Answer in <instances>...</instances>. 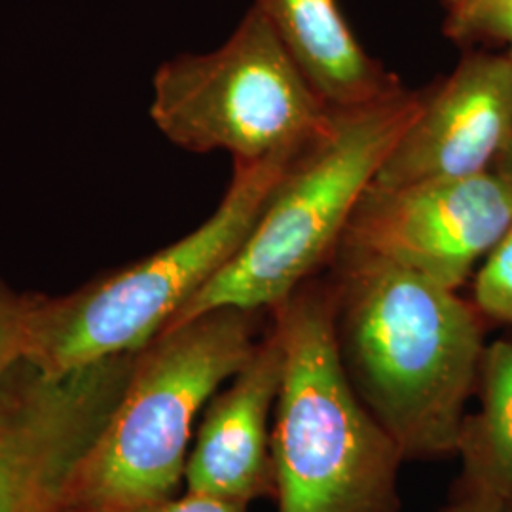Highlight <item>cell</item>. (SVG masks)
<instances>
[{
    "label": "cell",
    "mask_w": 512,
    "mask_h": 512,
    "mask_svg": "<svg viewBox=\"0 0 512 512\" xmlns=\"http://www.w3.org/2000/svg\"><path fill=\"white\" fill-rule=\"evenodd\" d=\"M340 256L336 334L357 395L403 456L456 452L484 355L476 311L414 270Z\"/></svg>",
    "instance_id": "obj_1"
},
{
    "label": "cell",
    "mask_w": 512,
    "mask_h": 512,
    "mask_svg": "<svg viewBox=\"0 0 512 512\" xmlns=\"http://www.w3.org/2000/svg\"><path fill=\"white\" fill-rule=\"evenodd\" d=\"M256 346V311L220 308L162 330L135 353L120 399L74 459L57 503L133 512L171 497L200 408Z\"/></svg>",
    "instance_id": "obj_2"
},
{
    "label": "cell",
    "mask_w": 512,
    "mask_h": 512,
    "mask_svg": "<svg viewBox=\"0 0 512 512\" xmlns=\"http://www.w3.org/2000/svg\"><path fill=\"white\" fill-rule=\"evenodd\" d=\"M274 310L283 344L270 437L279 512H397L403 452L349 380L334 298L300 287Z\"/></svg>",
    "instance_id": "obj_3"
},
{
    "label": "cell",
    "mask_w": 512,
    "mask_h": 512,
    "mask_svg": "<svg viewBox=\"0 0 512 512\" xmlns=\"http://www.w3.org/2000/svg\"><path fill=\"white\" fill-rule=\"evenodd\" d=\"M420 101L421 93L403 90L370 107L336 112L330 128L285 169L236 255L165 329L220 308L274 310L291 298L336 253L355 205Z\"/></svg>",
    "instance_id": "obj_4"
},
{
    "label": "cell",
    "mask_w": 512,
    "mask_h": 512,
    "mask_svg": "<svg viewBox=\"0 0 512 512\" xmlns=\"http://www.w3.org/2000/svg\"><path fill=\"white\" fill-rule=\"evenodd\" d=\"M298 154L234 164L232 183L215 213L158 253L73 293L35 294L25 363L44 378L61 380L145 348L236 255Z\"/></svg>",
    "instance_id": "obj_5"
},
{
    "label": "cell",
    "mask_w": 512,
    "mask_h": 512,
    "mask_svg": "<svg viewBox=\"0 0 512 512\" xmlns=\"http://www.w3.org/2000/svg\"><path fill=\"white\" fill-rule=\"evenodd\" d=\"M334 114L256 2L217 50L177 55L152 80L150 118L164 137L198 154L228 152L234 164L294 156Z\"/></svg>",
    "instance_id": "obj_6"
},
{
    "label": "cell",
    "mask_w": 512,
    "mask_h": 512,
    "mask_svg": "<svg viewBox=\"0 0 512 512\" xmlns=\"http://www.w3.org/2000/svg\"><path fill=\"white\" fill-rule=\"evenodd\" d=\"M511 226L512 194L494 171L403 186L370 183L336 251L382 258L458 291Z\"/></svg>",
    "instance_id": "obj_7"
},
{
    "label": "cell",
    "mask_w": 512,
    "mask_h": 512,
    "mask_svg": "<svg viewBox=\"0 0 512 512\" xmlns=\"http://www.w3.org/2000/svg\"><path fill=\"white\" fill-rule=\"evenodd\" d=\"M133 357L61 380L19 365L0 397V512H55L63 478L120 399Z\"/></svg>",
    "instance_id": "obj_8"
},
{
    "label": "cell",
    "mask_w": 512,
    "mask_h": 512,
    "mask_svg": "<svg viewBox=\"0 0 512 512\" xmlns=\"http://www.w3.org/2000/svg\"><path fill=\"white\" fill-rule=\"evenodd\" d=\"M512 135V61L467 55L420 109L372 183L403 186L469 179L492 171Z\"/></svg>",
    "instance_id": "obj_9"
},
{
    "label": "cell",
    "mask_w": 512,
    "mask_h": 512,
    "mask_svg": "<svg viewBox=\"0 0 512 512\" xmlns=\"http://www.w3.org/2000/svg\"><path fill=\"white\" fill-rule=\"evenodd\" d=\"M283 376V344L272 330L207 410L186 459V492L251 501L272 484L268 420Z\"/></svg>",
    "instance_id": "obj_10"
},
{
    "label": "cell",
    "mask_w": 512,
    "mask_h": 512,
    "mask_svg": "<svg viewBox=\"0 0 512 512\" xmlns=\"http://www.w3.org/2000/svg\"><path fill=\"white\" fill-rule=\"evenodd\" d=\"M313 92L334 110L376 105L403 86L366 54L338 0H256Z\"/></svg>",
    "instance_id": "obj_11"
},
{
    "label": "cell",
    "mask_w": 512,
    "mask_h": 512,
    "mask_svg": "<svg viewBox=\"0 0 512 512\" xmlns=\"http://www.w3.org/2000/svg\"><path fill=\"white\" fill-rule=\"evenodd\" d=\"M482 408L463 421L459 452L469 488L512 503V342L484 349Z\"/></svg>",
    "instance_id": "obj_12"
},
{
    "label": "cell",
    "mask_w": 512,
    "mask_h": 512,
    "mask_svg": "<svg viewBox=\"0 0 512 512\" xmlns=\"http://www.w3.org/2000/svg\"><path fill=\"white\" fill-rule=\"evenodd\" d=\"M446 33L503 44L512 61V0H448Z\"/></svg>",
    "instance_id": "obj_13"
},
{
    "label": "cell",
    "mask_w": 512,
    "mask_h": 512,
    "mask_svg": "<svg viewBox=\"0 0 512 512\" xmlns=\"http://www.w3.org/2000/svg\"><path fill=\"white\" fill-rule=\"evenodd\" d=\"M33 300L35 294L16 293L0 281V397L19 365L25 363Z\"/></svg>",
    "instance_id": "obj_14"
},
{
    "label": "cell",
    "mask_w": 512,
    "mask_h": 512,
    "mask_svg": "<svg viewBox=\"0 0 512 512\" xmlns=\"http://www.w3.org/2000/svg\"><path fill=\"white\" fill-rule=\"evenodd\" d=\"M475 300L488 317L512 323V226L476 275Z\"/></svg>",
    "instance_id": "obj_15"
},
{
    "label": "cell",
    "mask_w": 512,
    "mask_h": 512,
    "mask_svg": "<svg viewBox=\"0 0 512 512\" xmlns=\"http://www.w3.org/2000/svg\"><path fill=\"white\" fill-rule=\"evenodd\" d=\"M245 505L247 503L230 497L186 492V495L179 499H173L171 495L160 501L147 503L133 512H245Z\"/></svg>",
    "instance_id": "obj_16"
},
{
    "label": "cell",
    "mask_w": 512,
    "mask_h": 512,
    "mask_svg": "<svg viewBox=\"0 0 512 512\" xmlns=\"http://www.w3.org/2000/svg\"><path fill=\"white\" fill-rule=\"evenodd\" d=\"M448 512H511V509L509 503L497 499L494 495L467 488V494L456 501V505Z\"/></svg>",
    "instance_id": "obj_17"
},
{
    "label": "cell",
    "mask_w": 512,
    "mask_h": 512,
    "mask_svg": "<svg viewBox=\"0 0 512 512\" xmlns=\"http://www.w3.org/2000/svg\"><path fill=\"white\" fill-rule=\"evenodd\" d=\"M492 171H494L495 177L505 184L507 190L512 194V135L511 139L507 141V145L499 152Z\"/></svg>",
    "instance_id": "obj_18"
},
{
    "label": "cell",
    "mask_w": 512,
    "mask_h": 512,
    "mask_svg": "<svg viewBox=\"0 0 512 512\" xmlns=\"http://www.w3.org/2000/svg\"><path fill=\"white\" fill-rule=\"evenodd\" d=\"M55 512H116V511H103V509H82V507H63L57 503Z\"/></svg>",
    "instance_id": "obj_19"
},
{
    "label": "cell",
    "mask_w": 512,
    "mask_h": 512,
    "mask_svg": "<svg viewBox=\"0 0 512 512\" xmlns=\"http://www.w3.org/2000/svg\"><path fill=\"white\" fill-rule=\"evenodd\" d=\"M509 509H511L512 512V503H509Z\"/></svg>",
    "instance_id": "obj_20"
}]
</instances>
